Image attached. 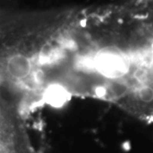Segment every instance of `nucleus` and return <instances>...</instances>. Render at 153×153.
Instances as JSON below:
<instances>
[{
  "instance_id": "nucleus-1",
  "label": "nucleus",
  "mask_w": 153,
  "mask_h": 153,
  "mask_svg": "<svg viewBox=\"0 0 153 153\" xmlns=\"http://www.w3.org/2000/svg\"><path fill=\"white\" fill-rule=\"evenodd\" d=\"M6 68L8 73L13 78L22 80L30 74L32 71V62L26 55L16 54L9 58Z\"/></svg>"
},
{
  "instance_id": "nucleus-2",
  "label": "nucleus",
  "mask_w": 153,
  "mask_h": 153,
  "mask_svg": "<svg viewBox=\"0 0 153 153\" xmlns=\"http://www.w3.org/2000/svg\"><path fill=\"white\" fill-rule=\"evenodd\" d=\"M69 91L60 84H53L48 87L44 92V100L53 107H62L70 100Z\"/></svg>"
},
{
  "instance_id": "nucleus-3",
  "label": "nucleus",
  "mask_w": 153,
  "mask_h": 153,
  "mask_svg": "<svg viewBox=\"0 0 153 153\" xmlns=\"http://www.w3.org/2000/svg\"><path fill=\"white\" fill-rule=\"evenodd\" d=\"M2 117H3V113H2V109H1V107H0V121L2 119Z\"/></svg>"
}]
</instances>
